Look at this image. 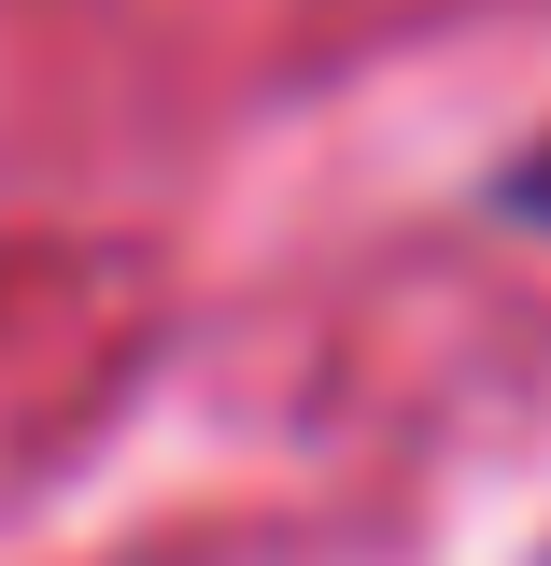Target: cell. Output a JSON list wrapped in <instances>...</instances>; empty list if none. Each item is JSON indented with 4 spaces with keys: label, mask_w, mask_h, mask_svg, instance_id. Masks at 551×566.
Instances as JSON below:
<instances>
[]
</instances>
